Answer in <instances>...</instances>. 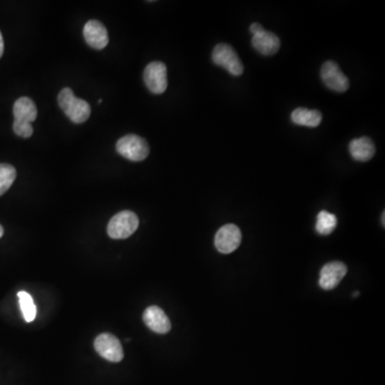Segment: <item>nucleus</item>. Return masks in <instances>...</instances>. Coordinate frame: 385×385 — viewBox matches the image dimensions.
I'll use <instances>...</instances> for the list:
<instances>
[{
	"instance_id": "nucleus-9",
	"label": "nucleus",
	"mask_w": 385,
	"mask_h": 385,
	"mask_svg": "<svg viewBox=\"0 0 385 385\" xmlns=\"http://www.w3.org/2000/svg\"><path fill=\"white\" fill-rule=\"evenodd\" d=\"M347 265L342 261L328 262L321 269L319 285L324 290H332L338 286L339 283L347 274Z\"/></svg>"
},
{
	"instance_id": "nucleus-23",
	"label": "nucleus",
	"mask_w": 385,
	"mask_h": 385,
	"mask_svg": "<svg viewBox=\"0 0 385 385\" xmlns=\"http://www.w3.org/2000/svg\"><path fill=\"white\" fill-rule=\"evenodd\" d=\"M382 224L384 225V212H383L382 215Z\"/></svg>"
},
{
	"instance_id": "nucleus-17",
	"label": "nucleus",
	"mask_w": 385,
	"mask_h": 385,
	"mask_svg": "<svg viewBox=\"0 0 385 385\" xmlns=\"http://www.w3.org/2000/svg\"><path fill=\"white\" fill-rule=\"evenodd\" d=\"M17 297H19V307L24 319L26 322H33L37 316V307L33 302V297L26 291L17 293Z\"/></svg>"
},
{
	"instance_id": "nucleus-7",
	"label": "nucleus",
	"mask_w": 385,
	"mask_h": 385,
	"mask_svg": "<svg viewBox=\"0 0 385 385\" xmlns=\"http://www.w3.org/2000/svg\"><path fill=\"white\" fill-rule=\"evenodd\" d=\"M242 233L240 228L233 224L225 225L215 235L214 244L221 254H230L240 246Z\"/></svg>"
},
{
	"instance_id": "nucleus-6",
	"label": "nucleus",
	"mask_w": 385,
	"mask_h": 385,
	"mask_svg": "<svg viewBox=\"0 0 385 385\" xmlns=\"http://www.w3.org/2000/svg\"><path fill=\"white\" fill-rule=\"evenodd\" d=\"M95 349L102 358L109 362L118 363L123 360V349L120 340L109 333L99 335L95 338Z\"/></svg>"
},
{
	"instance_id": "nucleus-13",
	"label": "nucleus",
	"mask_w": 385,
	"mask_h": 385,
	"mask_svg": "<svg viewBox=\"0 0 385 385\" xmlns=\"http://www.w3.org/2000/svg\"><path fill=\"white\" fill-rule=\"evenodd\" d=\"M14 121L31 123L37 119V105L33 100L27 97H19L13 107Z\"/></svg>"
},
{
	"instance_id": "nucleus-15",
	"label": "nucleus",
	"mask_w": 385,
	"mask_h": 385,
	"mask_svg": "<svg viewBox=\"0 0 385 385\" xmlns=\"http://www.w3.org/2000/svg\"><path fill=\"white\" fill-rule=\"evenodd\" d=\"M291 120L301 127H317L322 121V113L317 109L299 107L291 113Z\"/></svg>"
},
{
	"instance_id": "nucleus-14",
	"label": "nucleus",
	"mask_w": 385,
	"mask_h": 385,
	"mask_svg": "<svg viewBox=\"0 0 385 385\" xmlns=\"http://www.w3.org/2000/svg\"><path fill=\"white\" fill-rule=\"evenodd\" d=\"M349 152L355 161L367 162L374 157L376 147L374 141L369 137H361L351 141L349 145Z\"/></svg>"
},
{
	"instance_id": "nucleus-20",
	"label": "nucleus",
	"mask_w": 385,
	"mask_h": 385,
	"mask_svg": "<svg viewBox=\"0 0 385 385\" xmlns=\"http://www.w3.org/2000/svg\"><path fill=\"white\" fill-rule=\"evenodd\" d=\"M262 28L263 27L260 25V24L253 23L251 24V27H249V31H251V35H254V33H256L257 31H261Z\"/></svg>"
},
{
	"instance_id": "nucleus-1",
	"label": "nucleus",
	"mask_w": 385,
	"mask_h": 385,
	"mask_svg": "<svg viewBox=\"0 0 385 385\" xmlns=\"http://www.w3.org/2000/svg\"><path fill=\"white\" fill-rule=\"evenodd\" d=\"M58 103L70 120L77 125L86 123L91 117V105L85 100L75 97L70 88H65L59 93Z\"/></svg>"
},
{
	"instance_id": "nucleus-2",
	"label": "nucleus",
	"mask_w": 385,
	"mask_h": 385,
	"mask_svg": "<svg viewBox=\"0 0 385 385\" xmlns=\"http://www.w3.org/2000/svg\"><path fill=\"white\" fill-rule=\"evenodd\" d=\"M116 150L125 159L133 162H141L147 159L150 153V147L147 141L139 135L129 134L119 139Z\"/></svg>"
},
{
	"instance_id": "nucleus-18",
	"label": "nucleus",
	"mask_w": 385,
	"mask_h": 385,
	"mask_svg": "<svg viewBox=\"0 0 385 385\" xmlns=\"http://www.w3.org/2000/svg\"><path fill=\"white\" fill-rule=\"evenodd\" d=\"M17 179V169L12 165L0 164V196L12 187Z\"/></svg>"
},
{
	"instance_id": "nucleus-12",
	"label": "nucleus",
	"mask_w": 385,
	"mask_h": 385,
	"mask_svg": "<svg viewBox=\"0 0 385 385\" xmlns=\"http://www.w3.org/2000/svg\"><path fill=\"white\" fill-rule=\"evenodd\" d=\"M251 44L258 53L265 56L275 55L281 47L278 37L270 31H265V28L253 35Z\"/></svg>"
},
{
	"instance_id": "nucleus-10",
	"label": "nucleus",
	"mask_w": 385,
	"mask_h": 385,
	"mask_svg": "<svg viewBox=\"0 0 385 385\" xmlns=\"http://www.w3.org/2000/svg\"><path fill=\"white\" fill-rule=\"evenodd\" d=\"M84 38L89 47L95 49H103L109 42V33L101 22L89 21L84 27Z\"/></svg>"
},
{
	"instance_id": "nucleus-16",
	"label": "nucleus",
	"mask_w": 385,
	"mask_h": 385,
	"mask_svg": "<svg viewBox=\"0 0 385 385\" xmlns=\"http://www.w3.org/2000/svg\"><path fill=\"white\" fill-rule=\"evenodd\" d=\"M337 226V217L328 211H320L316 221V231L321 235H329Z\"/></svg>"
},
{
	"instance_id": "nucleus-3",
	"label": "nucleus",
	"mask_w": 385,
	"mask_h": 385,
	"mask_svg": "<svg viewBox=\"0 0 385 385\" xmlns=\"http://www.w3.org/2000/svg\"><path fill=\"white\" fill-rule=\"evenodd\" d=\"M139 226L137 215L132 211H121L109 221L107 233L111 239H127L131 237Z\"/></svg>"
},
{
	"instance_id": "nucleus-22",
	"label": "nucleus",
	"mask_w": 385,
	"mask_h": 385,
	"mask_svg": "<svg viewBox=\"0 0 385 385\" xmlns=\"http://www.w3.org/2000/svg\"><path fill=\"white\" fill-rule=\"evenodd\" d=\"M3 235V226L0 225V238H1Z\"/></svg>"
},
{
	"instance_id": "nucleus-21",
	"label": "nucleus",
	"mask_w": 385,
	"mask_h": 385,
	"mask_svg": "<svg viewBox=\"0 0 385 385\" xmlns=\"http://www.w3.org/2000/svg\"><path fill=\"white\" fill-rule=\"evenodd\" d=\"M3 51H5V44H3V35L0 33V58L3 56Z\"/></svg>"
},
{
	"instance_id": "nucleus-11",
	"label": "nucleus",
	"mask_w": 385,
	"mask_h": 385,
	"mask_svg": "<svg viewBox=\"0 0 385 385\" xmlns=\"http://www.w3.org/2000/svg\"><path fill=\"white\" fill-rule=\"evenodd\" d=\"M143 320L148 328L159 334H166L171 331V323L163 309L159 306H149L143 315Z\"/></svg>"
},
{
	"instance_id": "nucleus-19",
	"label": "nucleus",
	"mask_w": 385,
	"mask_h": 385,
	"mask_svg": "<svg viewBox=\"0 0 385 385\" xmlns=\"http://www.w3.org/2000/svg\"><path fill=\"white\" fill-rule=\"evenodd\" d=\"M13 131L17 136L23 137V139H29V137L33 136V127L31 123L14 121Z\"/></svg>"
},
{
	"instance_id": "nucleus-4",
	"label": "nucleus",
	"mask_w": 385,
	"mask_h": 385,
	"mask_svg": "<svg viewBox=\"0 0 385 385\" xmlns=\"http://www.w3.org/2000/svg\"><path fill=\"white\" fill-rule=\"evenodd\" d=\"M212 61L219 67L224 68L233 77H240L244 71L238 54L228 44H217L212 52Z\"/></svg>"
},
{
	"instance_id": "nucleus-5",
	"label": "nucleus",
	"mask_w": 385,
	"mask_h": 385,
	"mask_svg": "<svg viewBox=\"0 0 385 385\" xmlns=\"http://www.w3.org/2000/svg\"><path fill=\"white\" fill-rule=\"evenodd\" d=\"M143 81L148 89L155 95L164 93L168 86L166 65L161 61L149 63L143 72Z\"/></svg>"
},
{
	"instance_id": "nucleus-8",
	"label": "nucleus",
	"mask_w": 385,
	"mask_h": 385,
	"mask_svg": "<svg viewBox=\"0 0 385 385\" xmlns=\"http://www.w3.org/2000/svg\"><path fill=\"white\" fill-rule=\"evenodd\" d=\"M321 79L331 91L345 93L349 89V79L334 61H327L321 68Z\"/></svg>"
}]
</instances>
